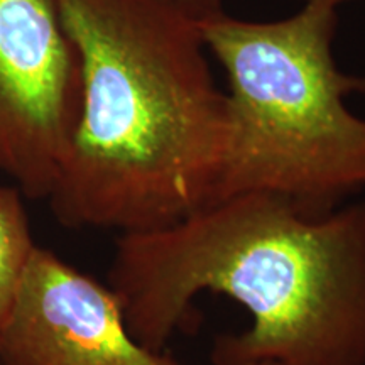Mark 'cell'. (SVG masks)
<instances>
[{"label":"cell","mask_w":365,"mask_h":365,"mask_svg":"<svg viewBox=\"0 0 365 365\" xmlns=\"http://www.w3.org/2000/svg\"><path fill=\"white\" fill-rule=\"evenodd\" d=\"M107 284L154 352L191 322L200 294L215 293L252 318L215 340V365H365V198L308 213L279 196H228L118 235Z\"/></svg>","instance_id":"1"},{"label":"cell","mask_w":365,"mask_h":365,"mask_svg":"<svg viewBox=\"0 0 365 365\" xmlns=\"http://www.w3.org/2000/svg\"><path fill=\"white\" fill-rule=\"evenodd\" d=\"M81 68L49 208L66 228L158 230L213 203L228 143L202 19L175 0H53Z\"/></svg>","instance_id":"2"},{"label":"cell","mask_w":365,"mask_h":365,"mask_svg":"<svg viewBox=\"0 0 365 365\" xmlns=\"http://www.w3.org/2000/svg\"><path fill=\"white\" fill-rule=\"evenodd\" d=\"M336 11L303 4L277 21L225 11L202 21L228 85V143L213 202L266 193L327 213L365 191V118L346 105L365 93V76L339 68Z\"/></svg>","instance_id":"3"},{"label":"cell","mask_w":365,"mask_h":365,"mask_svg":"<svg viewBox=\"0 0 365 365\" xmlns=\"http://www.w3.org/2000/svg\"><path fill=\"white\" fill-rule=\"evenodd\" d=\"M81 68L53 0H0V171L48 200L78 124Z\"/></svg>","instance_id":"4"},{"label":"cell","mask_w":365,"mask_h":365,"mask_svg":"<svg viewBox=\"0 0 365 365\" xmlns=\"http://www.w3.org/2000/svg\"><path fill=\"white\" fill-rule=\"evenodd\" d=\"M0 365H180L139 344L108 284L38 245L0 330Z\"/></svg>","instance_id":"5"},{"label":"cell","mask_w":365,"mask_h":365,"mask_svg":"<svg viewBox=\"0 0 365 365\" xmlns=\"http://www.w3.org/2000/svg\"><path fill=\"white\" fill-rule=\"evenodd\" d=\"M22 196L17 186H0V330L38 247Z\"/></svg>","instance_id":"6"},{"label":"cell","mask_w":365,"mask_h":365,"mask_svg":"<svg viewBox=\"0 0 365 365\" xmlns=\"http://www.w3.org/2000/svg\"><path fill=\"white\" fill-rule=\"evenodd\" d=\"M175 2L202 21L223 12L222 0H175Z\"/></svg>","instance_id":"7"},{"label":"cell","mask_w":365,"mask_h":365,"mask_svg":"<svg viewBox=\"0 0 365 365\" xmlns=\"http://www.w3.org/2000/svg\"><path fill=\"white\" fill-rule=\"evenodd\" d=\"M350 2V0H303V4H325V6L339 9L340 4Z\"/></svg>","instance_id":"8"},{"label":"cell","mask_w":365,"mask_h":365,"mask_svg":"<svg viewBox=\"0 0 365 365\" xmlns=\"http://www.w3.org/2000/svg\"><path fill=\"white\" fill-rule=\"evenodd\" d=\"M242 365H277L272 362H252V364H242Z\"/></svg>","instance_id":"9"}]
</instances>
